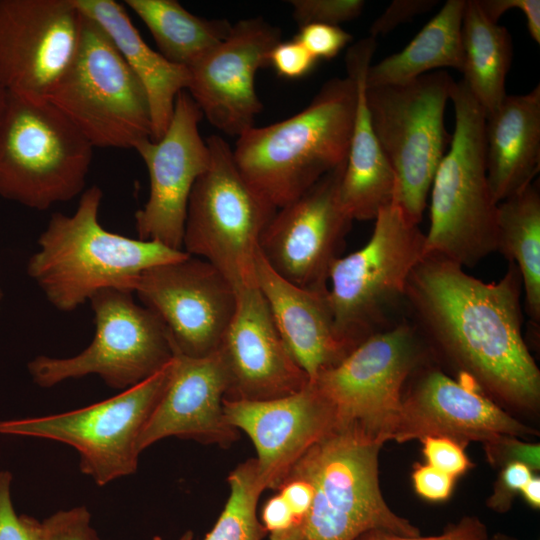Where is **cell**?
Wrapping results in <instances>:
<instances>
[{"mask_svg":"<svg viewBox=\"0 0 540 540\" xmlns=\"http://www.w3.org/2000/svg\"><path fill=\"white\" fill-rule=\"evenodd\" d=\"M479 389L472 381L454 380L437 369L424 372L403 395L392 440L446 437L466 447L470 441L484 444L504 435L537 434Z\"/></svg>","mask_w":540,"mask_h":540,"instance_id":"cell-20","label":"cell"},{"mask_svg":"<svg viewBox=\"0 0 540 540\" xmlns=\"http://www.w3.org/2000/svg\"><path fill=\"white\" fill-rule=\"evenodd\" d=\"M450 100L454 132L431 184L423 256L441 257L464 268L498 251V203L486 171V113L463 80L455 82Z\"/></svg>","mask_w":540,"mask_h":540,"instance_id":"cell-4","label":"cell"},{"mask_svg":"<svg viewBox=\"0 0 540 540\" xmlns=\"http://www.w3.org/2000/svg\"><path fill=\"white\" fill-rule=\"evenodd\" d=\"M178 540H193V532L190 530L186 531Z\"/></svg>","mask_w":540,"mask_h":540,"instance_id":"cell-48","label":"cell"},{"mask_svg":"<svg viewBox=\"0 0 540 540\" xmlns=\"http://www.w3.org/2000/svg\"><path fill=\"white\" fill-rule=\"evenodd\" d=\"M520 493L522 494L525 501L534 509H539L540 507V478L539 476L533 475L529 481L521 489Z\"/></svg>","mask_w":540,"mask_h":540,"instance_id":"cell-45","label":"cell"},{"mask_svg":"<svg viewBox=\"0 0 540 540\" xmlns=\"http://www.w3.org/2000/svg\"><path fill=\"white\" fill-rule=\"evenodd\" d=\"M485 158L488 182L497 203L530 185L540 167V86L506 95L486 116Z\"/></svg>","mask_w":540,"mask_h":540,"instance_id":"cell-25","label":"cell"},{"mask_svg":"<svg viewBox=\"0 0 540 540\" xmlns=\"http://www.w3.org/2000/svg\"><path fill=\"white\" fill-rule=\"evenodd\" d=\"M382 445L354 428L334 427L296 462L287 477L303 478L314 490L304 528L307 540H356L375 529L420 534L382 495L378 475Z\"/></svg>","mask_w":540,"mask_h":540,"instance_id":"cell-5","label":"cell"},{"mask_svg":"<svg viewBox=\"0 0 540 540\" xmlns=\"http://www.w3.org/2000/svg\"><path fill=\"white\" fill-rule=\"evenodd\" d=\"M437 3L438 1L435 0H394L372 23L369 36L376 38L379 35L388 34L400 24L429 11Z\"/></svg>","mask_w":540,"mask_h":540,"instance_id":"cell-42","label":"cell"},{"mask_svg":"<svg viewBox=\"0 0 540 540\" xmlns=\"http://www.w3.org/2000/svg\"><path fill=\"white\" fill-rule=\"evenodd\" d=\"M13 476L0 471V540H37L40 520L17 514L11 498Z\"/></svg>","mask_w":540,"mask_h":540,"instance_id":"cell-34","label":"cell"},{"mask_svg":"<svg viewBox=\"0 0 540 540\" xmlns=\"http://www.w3.org/2000/svg\"><path fill=\"white\" fill-rule=\"evenodd\" d=\"M356 101L354 77L328 80L299 113L238 136L237 169L274 208L287 205L346 162Z\"/></svg>","mask_w":540,"mask_h":540,"instance_id":"cell-3","label":"cell"},{"mask_svg":"<svg viewBox=\"0 0 540 540\" xmlns=\"http://www.w3.org/2000/svg\"><path fill=\"white\" fill-rule=\"evenodd\" d=\"M94 147L47 100L9 94L0 121V196L47 210L85 190Z\"/></svg>","mask_w":540,"mask_h":540,"instance_id":"cell-6","label":"cell"},{"mask_svg":"<svg viewBox=\"0 0 540 540\" xmlns=\"http://www.w3.org/2000/svg\"><path fill=\"white\" fill-rule=\"evenodd\" d=\"M345 163L277 209L260 237L266 263L298 287L327 292L331 266L341 257L353 222L340 199Z\"/></svg>","mask_w":540,"mask_h":540,"instance_id":"cell-14","label":"cell"},{"mask_svg":"<svg viewBox=\"0 0 540 540\" xmlns=\"http://www.w3.org/2000/svg\"><path fill=\"white\" fill-rule=\"evenodd\" d=\"M217 351L227 372V400L276 399L309 383L280 336L257 285L236 291L235 312Z\"/></svg>","mask_w":540,"mask_h":540,"instance_id":"cell-19","label":"cell"},{"mask_svg":"<svg viewBox=\"0 0 540 540\" xmlns=\"http://www.w3.org/2000/svg\"><path fill=\"white\" fill-rule=\"evenodd\" d=\"M483 14L492 22L508 10L518 8L527 21V29L531 38L540 43V1L539 0H477Z\"/></svg>","mask_w":540,"mask_h":540,"instance_id":"cell-43","label":"cell"},{"mask_svg":"<svg viewBox=\"0 0 540 540\" xmlns=\"http://www.w3.org/2000/svg\"><path fill=\"white\" fill-rule=\"evenodd\" d=\"M132 292L104 289L89 300L95 335L75 356H37L28 363L33 382L50 388L70 379L98 375L109 387L126 390L150 378L174 357V346L161 320L137 304Z\"/></svg>","mask_w":540,"mask_h":540,"instance_id":"cell-11","label":"cell"},{"mask_svg":"<svg viewBox=\"0 0 540 540\" xmlns=\"http://www.w3.org/2000/svg\"><path fill=\"white\" fill-rule=\"evenodd\" d=\"M9 93L0 81V121L6 109Z\"/></svg>","mask_w":540,"mask_h":540,"instance_id":"cell-46","label":"cell"},{"mask_svg":"<svg viewBox=\"0 0 540 540\" xmlns=\"http://www.w3.org/2000/svg\"><path fill=\"white\" fill-rule=\"evenodd\" d=\"M461 38L462 80L487 116L507 95L505 82L513 57L512 38L506 27L483 14L477 0H466Z\"/></svg>","mask_w":540,"mask_h":540,"instance_id":"cell-28","label":"cell"},{"mask_svg":"<svg viewBox=\"0 0 540 540\" xmlns=\"http://www.w3.org/2000/svg\"><path fill=\"white\" fill-rule=\"evenodd\" d=\"M519 438L504 435L484 443L489 462L501 467L508 463L518 462L527 465L533 472L539 471V444L526 442Z\"/></svg>","mask_w":540,"mask_h":540,"instance_id":"cell-38","label":"cell"},{"mask_svg":"<svg viewBox=\"0 0 540 540\" xmlns=\"http://www.w3.org/2000/svg\"><path fill=\"white\" fill-rule=\"evenodd\" d=\"M230 493L214 527L203 540H262L267 535L257 516L266 489L255 458L239 464L227 478Z\"/></svg>","mask_w":540,"mask_h":540,"instance_id":"cell-31","label":"cell"},{"mask_svg":"<svg viewBox=\"0 0 540 540\" xmlns=\"http://www.w3.org/2000/svg\"><path fill=\"white\" fill-rule=\"evenodd\" d=\"M522 281L516 265L486 283L454 262L423 256L406 285L415 327L466 378L504 403L535 410L540 371L522 334Z\"/></svg>","mask_w":540,"mask_h":540,"instance_id":"cell-1","label":"cell"},{"mask_svg":"<svg viewBox=\"0 0 540 540\" xmlns=\"http://www.w3.org/2000/svg\"><path fill=\"white\" fill-rule=\"evenodd\" d=\"M281 31L261 17L243 19L228 36L189 67L187 92L212 126L240 136L254 126L263 105L255 89L257 71L269 66V55Z\"/></svg>","mask_w":540,"mask_h":540,"instance_id":"cell-18","label":"cell"},{"mask_svg":"<svg viewBox=\"0 0 540 540\" xmlns=\"http://www.w3.org/2000/svg\"><path fill=\"white\" fill-rule=\"evenodd\" d=\"M171 370L172 361L145 381L84 408L1 421L0 434L69 445L79 454L81 472L104 486L136 472L139 437L169 382Z\"/></svg>","mask_w":540,"mask_h":540,"instance_id":"cell-13","label":"cell"},{"mask_svg":"<svg viewBox=\"0 0 540 540\" xmlns=\"http://www.w3.org/2000/svg\"><path fill=\"white\" fill-rule=\"evenodd\" d=\"M376 49L368 36L346 54L347 74L357 83V101L348 156L340 183L341 202L353 220H372L391 204L396 176L374 134L365 97V78Z\"/></svg>","mask_w":540,"mask_h":540,"instance_id":"cell-24","label":"cell"},{"mask_svg":"<svg viewBox=\"0 0 540 540\" xmlns=\"http://www.w3.org/2000/svg\"><path fill=\"white\" fill-rule=\"evenodd\" d=\"M97 23L140 82L150 109L152 140H159L171 121L176 98L187 90L189 72L153 50L131 22L125 8L113 0H74Z\"/></svg>","mask_w":540,"mask_h":540,"instance_id":"cell-26","label":"cell"},{"mask_svg":"<svg viewBox=\"0 0 540 540\" xmlns=\"http://www.w3.org/2000/svg\"><path fill=\"white\" fill-rule=\"evenodd\" d=\"M488 536V530L479 518L465 516L437 535H400L375 529L363 533L356 540H486Z\"/></svg>","mask_w":540,"mask_h":540,"instance_id":"cell-37","label":"cell"},{"mask_svg":"<svg viewBox=\"0 0 540 540\" xmlns=\"http://www.w3.org/2000/svg\"><path fill=\"white\" fill-rule=\"evenodd\" d=\"M256 284L290 354L309 381L338 364L352 350L338 335L327 292L298 287L285 280L263 259L255 263Z\"/></svg>","mask_w":540,"mask_h":540,"instance_id":"cell-23","label":"cell"},{"mask_svg":"<svg viewBox=\"0 0 540 540\" xmlns=\"http://www.w3.org/2000/svg\"><path fill=\"white\" fill-rule=\"evenodd\" d=\"M2 297H3V292H2V290L0 289V301L2 300Z\"/></svg>","mask_w":540,"mask_h":540,"instance_id":"cell-49","label":"cell"},{"mask_svg":"<svg viewBox=\"0 0 540 540\" xmlns=\"http://www.w3.org/2000/svg\"><path fill=\"white\" fill-rule=\"evenodd\" d=\"M294 21L299 27L308 24H339L357 18L363 11V0H292Z\"/></svg>","mask_w":540,"mask_h":540,"instance_id":"cell-32","label":"cell"},{"mask_svg":"<svg viewBox=\"0 0 540 540\" xmlns=\"http://www.w3.org/2000/svg\"><path fill=\"white\" fill-rule=\"evenodd\" d=\"M498 251L519 270L526 310L534 327L540 322V193L533 181L498 203Z\"/></svg>","mask_w":540,"mask_h":540,"instance_id":"cell-29","label":"cell"},{"mask_svg":"<svg viewBox=\"0 0 540 540\" xmlns=\"http://www.w3.org/2000/svg\"><path fill=\"white\" fill-rule=\"evenodd\" d=\"M133 293L164 324L174 351L195 358L218 350L236 308L231 283L189 254L144 271Z\"/></svg>","mask_w":540,"mask_h":540,"instance_id":"cell-16","label":"cell"},{"mask_svg":"<svg viewBox=\"0 0 540 540\" xmlns=\"http://www.w3.org/2000/svg\"><path fill=\"white\" fill-rule=\"evenodd\" d=\"M427 464L455 477L472 467L465 447L446 437H425L420 440Z\"/></svg>","mask_w":540,"mask_h":540,"instance_id":"cell-36","label":"cell"},{"mask_svg":"<svg viewBox=\"0 0 540 540\" xmlns=\"http://www.w3.org/2000/svg\"><path fill=\"white\" fill-rule=\"evenodd\" d=\"M227 391L218 351L198 358L175 351L169 382L139 437V452L171 436L229 447L239 431L225 418Z\"/></svg>","mask_w":540,"mask_h":540,"instance_id":"cell-22","label":"cell"},{"mask_svg":"<svg viewBox=\"0 0 540 540\" xmlns=\"http://www.w3.org/2000/svg\"><path fill=\"white\" fill-rule=\"evenodd\" d=\"M84 505L59 510L40 521L37 540H101Z\"/></svg>","mask_w":540,"mask_h":540,"instance_id":"cell-33","label":"cell"},{"mask_svg":"<svg viewBox=\"0 0 540 540\" xmlns=\"http://www.w3.org/2000/svg\"><path fill=\"white\" fill-rule=\"evenodd\" d=\"M454 84L447 71L437 70L365 88L374 134L396 176L393 202L416 225L447 145L444 111Z\"/></svg>","mask_w":540,"mask_h":540,"instance_id":"cell-8","label":"cell"},{"mask_svg":"<svg viewBox=\"0 0 540 540\" xmlns=\"http://www.w3.org/2000/svg\"><path fill=\"white\" fill-rule=\"evenodd\" d=\"M225 418L252 441L259 475L277 491L296 462L335 427L332 407L309 382L302 390L263 401H223Z\"/></svg>","mask_w":540,"mask_h":540,"instance_id":"cell-21","label":"cell"},{"mask_svg":"<svg viewBox=\"0 0 540 540\" xmlns=\"http://www.w3.org/2000/svg\"><path fill=\"white\" fill-rule=\"evenodd\" d=\"M317 60L332 59L352 40V35L340 26L308 24L294 36Z\"/></svg>","mask_w":540,"mask_h":540,"instance_id":"cell-35","label":"cell"},{"mask_svg":"<svg viewBox=\"0 0 540 540\" xmlns=\"http://www.w3.org/2000/svg\"><path fill=\"white\" fill-rule=\"evenodd\" d=\"M368 242L331 266L327 298L339 337L352 349L384 330L405 299L407 281L423 258L425 235L392 202L375 217Z\"/></svg>","mask_w":540,"mask_h":540,"instance_id":"cell-9","label":"cell"},{"mask_svg":"<svg viewBox=\"0 0 540 540\" xmlns=\"http://www.w3.org/2000/svg\"><path fill=\"white\" fill-rule=\"evenodd\" d=\"M102 198L101 188L93 185L83 191L72 215L52 214L28 260L27 274L59 311L71 312L104 289L133 293L144 271L188 255L108 231L99 222Z\"/></svg>","mask_w":540,"mask_h":540,"instance_id":"cell-2","label":"cell"},{"mask_svg":"<svg viewBox=\"0 0 540 540\" xmlns=\"http://www.w3.org/2000/svg\"><path fill=\"white\" fill-rule=\"evenodd\" d=\"M46 100L94 148L133 149L152 136L149 104L140 82L107 34L84 14L75 58Z\"/></svg>","mask_w":540,"mask_h":540,"instance_id":"cell-10","label":"cell"},{"mask_svg":"<svg viewBox=\"0 0 540 540\" xmlns=\"http://www.w3.org/2000/svg\"><path fill=\"white\" fill-rule=\"evenodd\" d=\"M411 478L417 495L430 502L446 501L452 494L456 480L427 463H416Z\"/></svg>","mask_w":540,"mask_h":540,"instance_id":"cell-41","label":"cell"},{"mask_svg":"<svg viewBox=\"0 0 540 540\" xmlns=\"http://www.w3.org/2000/svg\"><path fill=\"white\" fill-rule=\"evenodd\" d=\"M533 475V471L523 463L513 462L502 466L487 506L497 513L507 512L515 495Z\"/></svg>","mask_w":540,"mask_h":540,"instance_id":"cell-40","label":"cell"},{"mask_svg":"<svg viewBox=\"0 0 540 540\" xmlns=\"http://www.w3.org/2000/svg\"><path fill=\"white\" fill-rule=\"evenodd\" d=\"M317 59L298 41L277 43L269 55V65L275 72L287 79H297L308 75Z\"/></svg>","mask_w":540,"mask_h":540,"instance_id":"cell-39","label":"cell"},{"mask_svg":"<svg viewBox=\"0 0 540 540\" xmlns=\"http://www.w3.org/2000/svg\"><path fill=\"white\" fill-rule=\"evenodd\" d=\"M82 26L74 0H0V81L8 93L46 100L75 58Z\"/></svg>","mask_w":540,"mask_h":540,"instance_id":"cell-15","label":"cell"},{"mask_svg":"<svg viewBox=\"0 0 540 540\" xmlns=\"http://www.w3.org/2000/svg\"><path fill=\"white\" fill-rule=\"evenodd\" d=\"M206 142L210 160L189 197L184 252L213 265L235 291L256 286L260 237L277 209L246 182L222 137Z\"/></svg>","mask_w":540,"mask_h":540,"instance_id":"cell-7","label":"cell"},{"mask_svg":"<svg viewBox=\"0 0 540 540\" xmlns=\"http://www.w3.org/2000/svg\"><path fill=\"white\" fill-rule=\"evenodd\" d=\"M465 6L466 0H448L404 49L369 66L366 86L402 83L438 68L450 67L461 72Z\"/></svg>","mask_w":540,"mask_h":540,"instance_id":"cell-27","label":"cell"},{"mask_svg":"<svg viewBox=\"0 0 540 540\" xmlns=\"http://www.w3.org/2000/svg\"><path fill=\"white\" fill-rule=\"evenodd\" d=\"M421 354L419 331L403 321L369 336L309 382L332 407L335 427L384 444L392 440L403 387Z\"/></svg>","mask_w":540,"mask_h":540,"instance_id":"cell-12","label":"cell"},{"mask_svg":"<svg viewBox=\"0 0 540 540\" xmlns=\"http://www.w3.org/2000/svg\"><path fill=\"white\" fill-rule=\"evenodd\" d=\"M202 118L196 102L186 90L182 91L164 135L156 141L141 140L134 146L149 176L148 199L135 213L139 239L184 251L189 197L210 160L207 142L199 130Z\"/></svg>","mask_w":540,"mask_h":540,"instance_id":"cell-17","label":"cell"},{"mask_svg":"<svg viewBox=\"0 0 540 540\" xmlns=\"http://www.w3.org/2000/svg\"><path fill=\"white\" fill-rule=\"evenodd\" d=\"M486 540H518V539L504 533H496L491 536L489 535Z\"/></svg>","mask_w":540,"mask_h":540,"instance_id":"cell-47","label":"cell"},{"mask_svg":"<svg viewBox=\"0 0 540 540\" xmlns=\"http://www.w3.org/2000/svg\"><path fill=\"white\" fill-rule=\"evenodd\" d=\"M288 503L298 524L305 528V522L312 506L314 490L305 479L290 476L277 489Z\"/></svg>","mask_w":540,"mask_h":540,"instance_id":"cell-44","label":"cell"},{"mask_svg":"<svg viewBox=\"0 0 540 540\" xmlns=\"http://www.w3.org/2000/svg\"><path fill=\"white\" fill-rule=\"evenodd\" d=\"M146 25L158 49L172 63L189 67L224 40L232 24L226 19H205L175 0H126Z\"/></svg>","mask_w":540,"mask_h":540,"instance_id":"cell-30","label":"cell"}]
</instances>
